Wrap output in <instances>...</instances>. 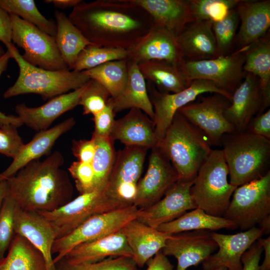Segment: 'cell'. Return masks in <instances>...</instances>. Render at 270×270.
<instances>
[{"mask_svg":"<svg viewBox=\"0 0 270 270\" xmlns=\"http://www.w3.org/2000/svg\"><path fill=\"white\" fill-rule=\"evenodd\" d=\"M68 18L92 44L126 50L153 24L149 14L132 0H82Z\"/></svg>","mask_w":270,"mask_h":270,"instance_id":"1","label":"cell"},{"mask_svg":"<svg viewBox=\"0 0 270 270\" xmlns=\"http://www.w3.org/2000/svg\"><path fill=\"white\" fill-rule=\"evenodd\" d=\"M63 155L56 150L42 161L30 162L6 179L8 194L22 210L48 212L72 200L74 187L61 168Z\"/></svg>","mask_w":270,"mask_h":270,"instance_id":"2","label":"cell"},{"mask_svg":"<svg viewBox=\"0 0 270 270\" xmlns=\"http://www.w3.org/2000/svg\"><path fill=\"white\" fill-rule=\"evenodd\" d=\"M156 146L170 160L179 178L188 180L195 178L212 150L202 132L178 112Z\"/></svg>","mask_w":270,"mask_h":270,"instance_id":"3","label":"cell"},{"mask_svg":"<svg viewBox=\"0 0 270 270\" xmlns=\"http://www.w3.org/2000/svg\"><path fill=\"white\" fill-rule=\"evenodd\" d=\"M220 144L231 184L238 186L270 170V140L246 130L224 134Z\"/></svg>","mask_w":270,"mask_h":270,"instance_id":"4","label":"cell"},{"mask_svg":"<svg viewBox=\"0 0 270 270\" xmlns=\"http://www.w3.org/2000/svg\"><path fill=\"white\" fill-rule=\"evenodd\" d=\"M6 48L18 66L19 74L14 84L4 92V98L34 94L44 100H50L76 90L90 80L84 71L49 70L33 66L22 58L12 43Z\"/></svg>","mask_w":270,"mask_h":270,"instance_id":"5","label":"cell"},{"mask_svg":"<svg viewBox=\"0 0 270 270\" xmlns=\"http://www.w3.org/2000/svg\"><path fill=\"white\" fill-rule=\"evenodd\" d=\"M228 170L222 150H212L200 168L190 188L196 208L223 217L237 186L228 180Z\"/></svg>","mask_w":270,"mask_h":270,"instance_id":"6","label":"cell"},{"mask_svg":"<svg viewBox=\"0 0 270 270\" xmlns=\"http://www.w3.org/2000/svg\"><path fill=\"white\" fill-rule=\"evenodd\" d=\"M270 216V171L237 186L223 217L244 231Z\"/></svg>","mask_w":270,"mask_h":270,"instance_id":"7","label":"cell"},{"mask_svg":"<svg viewBox=\"0 0 270 270\" xmlns=\"http://www.w3.org/2000/svg\"><path fill=\"white\" fill-rule=\"evenodd\" d=\"M140 210L132 205L90 217L68 234L54 240L52 250V254H56L54 264L76 246L120 230L128 222L138 218Z\"/></svg>","mask_w":270,"mask_h":270,"instance_id":"8","label":"cell"},{"mask_svg":"<svg viewBox=\"0 0 270 270\" xmlns=\"http://www.w3.org/2000/svg\"><path fill=\"white\" fill-rule=\"evenodd\" d=\"M12 42L24 50L21 54L28 64L49 70L69 69L56 43L55 37L42 32L17 16L10 14Z\"/></svg>","mask_w":270,"mask_h":270,"instance_id":"9","label":"cell"},{"mask_svg":"<svg viewBox=\"0 0 270 270\" xmlns=\"http://www.w3.org/2000/svg\"><path fill=\"white\" fill-rule=\"evenodd\" d=\"M126 207L104 192L80 194L60 208L48 212H38L52 226L56 239L68 234L90 217Z\"/></svg>","mask_w":270,"mask_h":270,"instance_id":"10","label":"cell"},{"mask_svg":"<svg viewBox=\"0 0 270 270\" xmlns=\"http://www.w3.org/2000/svg\"><path fill=\"white\" fill-rule=\"evenodd\" d=\"M248 46L213 59L184 60L180 66L189 80L211 82L219 88L232 94L246 74L243 66Z\"/></svg>","mask_w":270,"mask_h":270,"instance_id":"11","label":"cell"},{"mask_svg":"<svg viewBox=\"0 0 270 270\" xmlns=\"http://www.w3.org/2000/svg\"><path fill=\"white\" fill-rule=\"evenodd\" d=\"M148 92L153 106V122L158 143L164 138L175 114L182 107L193 102L200 95L210 92L222 94L230 101L232 94L222 90L213 82L204 80H194L185 90L176 93L158 91L151 82H148Z\"/></svg>","mask_w":270,"mask_h":270,"instance_id":"12","label":"cell"},{"mask_svg":"<svg viewBox=\"0 0 270 270\" xmlns=\"http://www.w3.org/2000/svg\"><path fill=\"white\" fill-rule=\"evenodd\" d=\"M148 150L141 146H125L116 152L114 164L104 190L106 195L125 206L134 205Z\"/></svg>","mask_w":270,"mask_h":270,"instance_id":"13","label":"cell"},{"mask_svg":"<svg viewBox=\"0 0 270 270\" xmlns=\"http://www.w3.org/2000/svg\"><path fill=\"white\" fill-rule=\"evenodd\" d=\"M230 100L216 93L192 102L178 112L206 136L211 146L220 144L225 134L235 132L234 126L224 116Z\"/></svg>","mask_w":270,"mask_h":270,"instance_id":"14","label":"cell"},{"mask_svg":"<svg viewBox=\"0 0 270 270\" xmlns=\"http://www.w3.org/2000/svg\"><path fill=\"white\" fill-rule=\"evenodd\" d=\"M148 158L146 172L138 182L134 203L140 210L160 200L179 179L170 162L158 146L151 148Z\"/></svg>","mask_w":270,"mask_h":270,"instance_id":"15","label":"cell"},{"mask_svg":"<svg viewBox=\"0 0 270 270\" xmlns=\"http://www.w3.org/2000/svg\"><path fill=\"white\" fill-rule=\"evenodd\" d=\"M218 248L212 231L195 230L172 234L161 250L166 256L176 259V270H186L202 264Z\"/></svg>","mask_w":270,"mask_h":270,"instance_id":"16","label":"cell"},{"mask_svg":"<svg viewBox=\"0 0 270 270\" xmlns=\"http://www.w3.org/2000/svg\"><path fill=\"white\" fill-rule=\"evenodd\" d=\"M194 180L179 178L160 200L148 208L140 210L137 219L157 228L196 208L190 192Z\"/></svg>","mask_w":270,"mask_h":270,"instance_id":"17","label":"cell"},{"mask_svg":"<svg viewBox=\"0 0 270 270\" xmlns=\"http://www.w3.org/2000/svg\"><path fill=\"white\" fill-rule=\"evenodd\" d=\"M264 234L262 228L256 226L232 234L212 232V236L218 245V251L202 263V268L224 266L227 270H242V254Z\"/></svg>","mask_w":270,"mask_h":270,"instance_id":"18","label":"cell"},{"mask_svg":"<svg viewBox=\"0 0 270 270\" xmlns=\"http://www.w3.org/2000/svg\"><path fill=\"white\" fill-rule=\"evenodd\" d=\"M128 50V60L138 64L160 60L180 65L184 61L176 36L154 24L149 31Z\"/></svg>","mask_w":270,"mask_h":270,"instance_id":"19","label":"cell"},{"mask_svg":"<svg viewBox=\"0 0 270 270\" xmlns=\"http://www.w3.org/2000/svg\"><path fill=\"white\" fill-rule=\"evenodd\" d=\"M262 104L259 80L254 74H246L232 93L230 104L224 112V116L235 132L246 131L252 120L260 114Z\"/></svg>","mask_w":270,"mask_h":270,"instance_id":"20","label":"cell"},{"mask_svg":"<svg viewBox=\"0 0 270 270\" xmlns=\"http://www.w3.org/2000/svg\"><path fill=\"white\" fill-rule=\"evenodd\" d=\"M86 84L50 99L38 107H28L24 103L20 104L15 108L16 112L23 124L38 132L47 130L58 117L78 106Z\"/></svg>","mask_w":270,"mask_h":270,"instance_id":"21","label":"cell"},{"mask_svg":"<svg viewBox=\"0 0 270 270\" xmlns=\"http://www.w3.org/2000/svg\"><path fill=\"white\" fill-rule=\"evenodd\" d=\"M14 232L26 239L42 254L48 270H56L52 250L56 236L52 226L45 218L38 212L24 210L18 206Z\"/></svg>","mask_w":270,"mask_h":270,"instance_id":"22","label":"cell"},{"mask_svg":"<svg viewBox=\"0 0 270 270\" xmlns=\"http://www.w3.org/2000/svg\"><path fill=\"white\" fill-rule=\"evenodd\" d=\"M210 20H195L176 36L184 60H208L220 56Z\"/></svg>","mask_w":270,"mask_h":270,"instance_id":"23","label":"cell"},{"mask_svg":"<svg viewBox=\"0 0 270 270\" xmlns=\"http://www.w3.org/2000/svg\"><path fill=\"white\" fill-rule=\"evenodd\" d=\"M125 146L151 149L158 140L153 120L140 109L132 108L123 117L115 120L110 136Z\"/></svg>","mask_w":270,"mask_h":270,"instance_id":"24","label":"cell"},{"mask_svg":"<svg viewBox=\"0 0 270 270\" xmlns=\"http://www.w3.org/2000/svg\"><path fill=\"white\" fill-rule=\"evenodd\" d=\"M240 26L236 36L238 50L264 36L270 27V0H240L236 6Z\"/></svg>","mask_w":270,"mask_h":270,"instance_id":"25","label":"cell"},{"mask_svg":"<svg viewBox=\"0 0 270 270\" xmlns=\"http://www.w3.org/2000/svg\"><path fill=\"white\" fill-rule=\"evenodd\" d=\"M132 253V259L139 268L165 246L171 234L150 227L137 218L128 222L120 230Z\"/></svg>","mask_w":270,"mask_h":270,"instance_id":"26","label":"cell"},{"mask_svg":"<svg viewBox=\"0 0 270 270\" xmlns=\"http://www.w3.org/2000/svg\"><path fill=\"white\" fill-rule=\"evenodd\" d=\"M120 256L132 257V252L120 230L80 244L63 258L70 263L78 264L94 263L110 257Z\"/></svg>","mask_w":270,"mask_h":270,"instance_id":"27","label":"cell"},{"mask_svg":"<svg viewBox=\"0 0 270 270\" xmlns=\"http://www.w3.org/2000/svg\"><path fill=\"white\" fill-rule=\"evenodd\" d=\"M75 124L74 118L71 117L52 128L38 132L30 142L24 144L10 165L0 174V178L7 179L30 162L39 160L44 155L49 156L56 140Z\"/></svg>","mask_w":270,"mask_h":270,"instance_id":"28","label":"cell"},{"mask_svg":"<svg viewBox=\"0 0 270 270\" xmlns=\"http://www.w3.org/2000/svg\"><path fill=\"white\" fill-rule=\"evenodd\" d=\"M150 16L154 24L176 36L193 19L188 0H132Z\"/></svg>","mask_w":270,"mask_h":270,"instance_id":"29","label":"cell"},{"mask_svg":"<svg viewBox=\"0 0 270 270\" xmlns=\"http://www.w3.org/2000/svg\"><path fill=\"white\" fill-rule=\"evenodd\" d=\"M128 78L124 88L116 98H112L114 112L116 113L126 109L138 108L153 120V106L145 79L139 70L138 63L128 60Z\"/></svg>","mask_w":270,"mask_h":270,"instance_id":"30","label":"cell"},{"mask_svg":"<svg viewBox=\"0 0 270 270\" xmlns=\"http://www.w3.org/2000/svg\"><path fill=\"white\" fill-rule=\"evenodd\" d=\"M138 64L145 80L160 92H180L188 88L192 81L187 78L178 64L160 60L142 62Z\"/></svg>","mask_w":270,"mask_h":270,"instance_id":"31","label":"cell"},{"mask_svg":"<svg viewBox=\"0 0 270 270\" xmlns=\"http://www.w3.org/2000/svg\"><path fill=\"white\" fill-rule=\"evenodd\" d=\"M54 17L56 26L55 40L64 62L72 70L80 53L92 44L62 12L56 10Z\"/></svg>","mask_w":270,"mask_h":270,"instance_id":"32","label":"cell"},{"mask_svg":"<svg viewBox=\"0 0 270 270\" xmlns=\"http://www.w3.org/2000/svg\"><path fill=\"white\" fill-rule=\"evenodd\" d=\"M235 224L224 217L210 215L202 210L196 208L188 211L176 219L160 226L156 229L170 234L180 232L208 230H235Z\"/></svg>","mask_w":270,"mask_h":270,"instance_id":"33","label":"cell"},{"mask_svg":"<svg viewBox=\"0 0 270 270\" xmlns=\"http://www.w3.org/2000/svg\"><path fill=\"white\" fill-rule=\"evenodd\" d=\"M0 270H48L42 254L23 236L16 234Z\"/></svg>","mask_w":270,"mask_h":270,"instance_id":"34","label":"cell"},{"mask_svg":"<svg viewBox=\"0 0 270 270\" xmlns=\"http://www.w3.org/2000/svg\"><path fill=\"white\" fill-rule=\"evenodd\" d=\"M243 70L258 78L261 90L270 84V31L248 47Z\"/></svg>","mask_w":270,"mask_h":270,"instance_id":"35","label":"cell"},{"mask_svg":"<svg viewBox=\"0 0 270 270\" xmlns=\"http://www.w3.org/2000/svg\"><path fill=\"white\" fill-rule=\"evenodd\" d=\"M128 62V59L110 61L84 72L90 79L104 86L114 98L121 94L126 84Z\"/></svg>","mask_w":270,"mask_h":270,"instance_id":"36","label":"cell"},{"mask_svg":"<svg viewBox=\"0 0 270 270\" xmlns=\"http://www.w3.org/2000/svg\"><path fill=\"white\" fill-rule=\"evenodd\" d=\"M96 151L92 162L94 174V190L104 192L110 178L116 158L114 141L110 137L92 134Z\"/></svg>","mask_w":270,"mask_h":270,"instance_id":"37","label":"cell"},{"mask_svg":"<svg viewBox=\"0 0 270 270\" xmlns=\"http://www.w3.org/2000/svg\"><path fill=\"white\" fill-rule=\"evenodd\" d=\"M0 7L9 14L18 16L46 34L55 36L56 22L48 20L39 11L33 0H0Z\"/></svg>","mask_w":270,"mask_h":270,"instance_id":"38","label":"cell"},{"mask_svg":"<svg viewBox=\"0 0 270 270\" xmlns=\"http://www.w3.org/2000/svg\"><path fill=\"white\" fill-rule=\"evenodd\" d=\"M128 50L92 44L80 53L72 70H86L110 61L128 59Z\"/></svg>","mask_w":270,"mask_h":270,"instance_id":"39","label":"cell"},{"mask_svg":"<svg viewBox=\"0 0 270 270\" xmlns=\"http://www.w3.org/2000/svg\"><path fill=\"white\" fill-rule=\"evenodd\" d=\"M240 0H188L193 21L222 20Z\"/></svg>","mask_w":270,"mask_h":270,"instance_id":"40","label":"cell"},{"mask_svg":"<svg viewBox=\"0 0 270 270\" xmlns=\"http://www.w3.org/2000/svg\"><path fill=\"white\" fill-rule=\"evenodd\" d=\"M239 24L236 8L231 10L221 21L212 23V30L220 56L230 54Z\"/></svg>","mask_w":270,"mask_h":270,"instance_id":"41","label":"cell"},{"mask_svg":"<svg viewBox=\"0 0 270 270\" xmlns=\"http://www.w3.org/2000/svg\"><path fill=\"white\" fill-rule=\"evenodd\" d=\"M56 270H139L132 258L110 257L90 264H72L62 258L54 264Z\"/></svg>","mask_w":270,"mask_h":270,"instance_id":"42","label":"cell"},{"mask_svg":"<svg viewBox=\"0 0 270 270\" xmlns=\"http://www.w3.org/2000/svg\"><path fill=\"white\" fill-rule=\"evenodd\" d=\"M18 206L8 192L0 210V261L5 257L16 234L14 218Z\"/></svg>","mask_w":270,"mask_h":270,"instance_id":"43","label":"cell"},{"mask_svg":"<svg viewBox=\"0 0 270 270\" xmlns=\"http://www.w3.org/2000/svg\"><path fill=\"white\" fill-rule=\"evenodd\" d=\"M110 98V92L104 86L90 78L82 94L78 106H82L84 115L94 116L103 110Z\"/></svg>","mask_w":270,"mask_h":270,"instance_id":"44","label":"cell"},{"mask_svg":"<svg viewBox=\"0 0 270 270\" xmlns=\"http://www.w3.org/2000/svg\"><path fill=\"white\" fill-rule=\"evenodd\" d=\"M18 128L12 124L0 127V154L13 160L18 156L24 144Z\"/></svg>","mask_w":270,"mask_h":270,"instance_id":"45","label":"cell"},{"mask_svg":"<svg viewBox=\"0 0 270 270\" xmlns=\"http://www.w3.org/2000/svg\"><path fill=\"white\" fill-rule=\"evenodd\" d=\"M68 170L80 194L94 191V174L92 164L74 161L70 165Z\"/></svg>","mask_w":270,"mask_h":270,"instance_id":"46","label":"cell"},{"mask_svg":"<svg viewBox=\"0 0 270 270\" xmlns=\"http://www.w3.org/2000/svg\"><path fill=\"white\" fill-rule=\"evenodd\" d=\"M115 112L112 98L100 112L93 116V134L102 137H110L115 122Z\"/></svg>","mask_w":270,"mask_h":270,"instance_id":"47","label":"cell"},{"mask_svg":"<svg viewBox=\"0 0 270 270\" xmlns=\"http://www.w3.org/2000/svg\"><path fill=\"white\" fill-rule=\"evenodd\" d=\"M72 151L77 160L86 163L92 164L96 151V144L94 140H73Z\"/></svg>","mask_w":270,"mask_h":270,"instance_id":"48","label":"cell"},{"mask_svg":"<svg viewBox=\"0 0 270 270\" xmlns=\"http://www.w3.org/2000/svg\"><path fill=\"white\" fill-rule=\"evenodd\" d=\"M262 252V246L257 240L242 256V270H259L260 261Z\"/></svg>","mask_w":270,"mask_h":270,"instance_id":"49","label":"cell"},{"mask_svg":"<svg viewBox=\"0 0 270 270\" xmlns=\"http://www.w3.org/2000/svg\"><path fill=\"white\" fill-rule=\"evenodd\" d=\"M246 130L270 140V109L255 116Z\"/></svg>","mask_w":270,"mask_h":270,"instance_id":"50","label":"cell"},{"mask_svg":"<svg viewBox=\"0 0 270 270\" xmlns=\"http://www.w3.org/2000/svg\"><path fill=\"white\" fill-rule=\"evenodd\" d=\"M10 58H12L8 50L0 57V76L6 70ZM8 124H14L18 128L23 125L18 116L6 115L0 111V127L2 125Z\"/></svg>","mask_w":270,"mask_h":270,"instance_id":"51","label":"cell"},{"mask_svg":"<svg viewBox=\"0 0 270 270\" xmlns=\"http://www.w3.org/2000/svg\"><path fill=\"white\" fill-rule=\"evenodd\" d=\"M12 26L10 14L0 7V42L6 46L12 42Z\"/></svg>","mask_w":270,"mask_h":270,"instance_id":"52","label":"cell"},{"mask_svg":"<svg viewBox=\"0 0 270 270\" xmlns=\"http://www.w3.org/2000/svg\"><path fill=\"white\" fill-rule=\"evenodd\" d=\"M146 264L148 266L146 270H173L174 267L162 250L148 260Z\"/></svg>","mask_w":270,"mask_h":270,"instance_id":"53","label":"cell"},{"mask_svg":"<svg viewBox=\"0 0 270 270\" xmlns=\"http://www.w3.org/2000/svg\"><path fill=\"white\" fill-rule=\"evenodd\" d=\"M258 240L261 243L264 251V259L260 264L259 270H270V236Z\"/></svg>","mask_w":270,"mask_h":270,"instance_id":"54","label":"cell"},{"mask_svg":"<svg viewBox=\"0 0 270 270\" xmlns=\"http://www.w3.org/2000/svg\"><path fill=\"white\" fill-rule=\"evenodd\" d=\"M82 2L81 0H45L46 4H52L55 7L60 9L70 8H74Z\"/></svg>","mask_w":270,"mask_h":270,"instance_id":"55","label":"cell"},{"mask_svg":"<svg viewBox=\"0 0 270 270\" xmlns=\"http://www.w3.org/2000/svg\"><path fill=\"white\" fill-rule=\"evenodd\" d=\"M262 104L259 114L264 112L270 105V84L262 90Z\"/></svg>","mask_w":270,"mask_h":270,"instance_id":"56","label":"cell"},{"mask_svg":"<svg viewBox=\"0 0 270 270\" xmlns=\"http://www.w3.org/2000/svg\"><path fill=\"white\" fill-rule=\"evenodd\" d=\"M8 192V186L6 179L0 178V210Z\"/></svg>","mask_w":270,"mask_h":270,"instance_id":"57","label":"cell"},{"mask_svg":"<svg viewBox=\"0 0 270 270\" xmlns=\"http://www.w3.org/2000/svg\"><path fill=\"white\" fill-rule=\"evenodd\" d=\"M260 228H262L265 233H269L270 231V216L264 220L258 225Z\"/></svg>","mask_w":270,"mask_h":270,"instance_id":"58","label":"cell"},{"mask_svg":"<svg viewBox=\"0 0 270 270\" xmlns=\"http://www.w3.org/2000/svg\"><path fill=\"white\" fill-rule=\"evenodd\" d=\"M198 270H227L226 268L224 266H220L216 268H212V269H208V270H206V269H200Z\"/></svg>","mask_w":270,"mask_h":270,"instance_id":"59","label":"cell"},{"mask_svg":"<svg viewBox=\"0 0 270 270\" xmlns=\"http://www.w3.org/2000/svg\"><path fill=\"white\" fill-rule=\"evenodd\" d=\"M6 51L4 50L2 46L0 44V57H1L4 53Z\"/></svg>","mask_w":270,"mask_h":270,"instance_id":"60","label":"cell"}]
</instances>
